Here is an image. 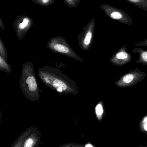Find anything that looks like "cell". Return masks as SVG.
I'll return each instance as SVG.
<instances>
[{
  "label": "cell",
  "mask_w": 147,
  "mask_h": 147,
  "mask_svg": "<svg viewBox=\"0 0 147 147\" xmlns=\"http://www.w3.org/2000/svg\"><path fill=\"white\" fill-rule=\"evenodd\" d=\"M38 74L43 84L55 91L63 95L79 93L77 83L57 68L44 66L39 69Z\"/></svg>",
  "instance_id": "1"
},
{
  "label": "cell",
  "mask_w": 147,
  "mask_h": 147,
  "mask_svg": "<svg viewBox=\"0 0 147 147\" xmlns=\"http://www.w3.org/2000/svg\"><path fill=\"white\" fill-rule=\"evenodd\" d=\"M47 48L55 53H60L75 60L83 62V59L64 39L59 38L51 39L47 45Z\"/></svg>",
  "instance_id": "3"
},
{
  "label": "cell",
  "mask_w": 147,
  "mask_h": 147,
  "mask_svg": "<svg viewBox=\"0 0 147 147\" xmlns=\"http://www.w3.org/2000/svg\"><path fill=\"white\" fill-rule=\"evenodd\" d=\"M0 56L3 58L6 61L7 60L8 54L4 44L1 40L0 41Z\"/></svg>",
  "instance_id": "15"
},
{
  "label": "cell",
  "mask_w": 147,
  "mask_h": 147,
  "mask_svg": "<svg viewBox=\"0 0 147 147\" xmlns=\"http://www.w3.org/2000/svg\"><path fill=\"white\" fill-rule=\"evenodd\" d=\"M85 147H96L94 145L90 143H88L85 144Z\"/></svg>",
  "instance_id": "19"
},
{
  "label": "cell",
  "mask_w": 147,
  "mask_h": 147,
  "mask_svg": "<svg viewBox=\"0 0 147 147\" xmlns=\"http://www.w3.org/2000/svg\"><path fill=\"white\" fill-rule=\"evenodd\" d=\"M69 1H71V0H69Z\"/></svg>",
  "instance_id": "22"
},
{
  "label": "cell",
  "mask_w": 147,
  "mask_h": 147,
  "mask_svg": "<svg viewBox=\"0 0 147 147\" xmlns=\"http://www.w3.org/2000/svg\"><path fill=\"white\" fill-rule=\"evenodd\" d=\"M11 65L7 63V61L3 57L0 56V71L9 73L11 72Z\"/></svg>",
  "instance_id": "13"
},
{
  "label": "cell",
  "mask_w": 147,
  "mask_h": 147,
  "mask_svg": "<svg viewBox=\"0 0 147 147\" xmlns=\"http://www.w3.org/2000/svg\"><path fill=\"white\" fill-rule=\"evenodd\" d=\"M104 105L102 101L99 102L95 108V113L98 120L101 121L103 118L104 116Z\"/></svg>",
  "instance_id": "11"
},
{
  "label": "cell",
  "mask_w": 147,
  "mask_h": 147,
  "mask_svg": "<svg viewBox=\"0 0 147 147\" xmlns=\"http://www.w3.org/2000/svg\"><path fill=\"white\" fill-rule=\"evenodd\" d=\"M41 133L36 127L33 128V130L26 137L22 147H37L40 142Z\"/></svg>",
  "instance_id": "8"
},
{
  "label": "cell",
  "mask_w": 147,
  "mask_h": 147,
  "mask_svg": "<svg viewBox=\"0 0 147 147\" xmlns=\"http://www.w3.org/2000/svg\"><path fill=\"white\" fill-rule=\"evenodd\" d=\"M28 22H29V20L27 18H24L23 22L22 23H20L19 25V28L21 30H23L25 29L27 26L28 25Z\"/></svg>",
  "instance_id": "16"
},
{
  "label": "cell",
  "mask_w": 147,
  "mask_h": 147,
  "mask_svg": "<svg viewBox=\"0 0 147 147\" xmlns=\"http://www.w3.org/2000/svg\"><path fill=\"white\" fill-rule=\"evenodd\" d=\"M135 46L140 47V46H147V39H146L145 40H143L142 42L140 43H137L135 45Z\"/></svg>",
  "instance_id": "18"
},
{
  "label": "cell",
  "mask_w": 147,
  "mask_h": 147,
  "mask_svg": "<svg viewBox=\"0 0 147 147\" xmlns=\"http://www.w3.org/2000/svg\"><path fill=\"white\" fill-rule=\"evenodd\" d=\"M100 7L110 19L128 26H131L133 24L131 16L123 9L107 3L102 4Z\"/></svg>",
  "instance_id": "5"
},
{
  "label": "cell",
  "mask_w": 147,
  "mask_h": 147,
  "mask_svg": "<svg viewBox=\"0 0 147 147\" xmlns=\"http://www.w3.org/2000/svg\"><path fill=\"white\" fill-rule=\"evenodd\" d=\"M20 85L22 92L27 99L32 102L39 100L40 92H42V90H40L34 66L31 62L22 64Z\"/></svg>",
  "instance_id": "2"
},
{
  "label": "cell",
  "mask_w": 147,
  "mask_h": 147,
  "mask_svg": "<svg viewBox=\"0 0 147 147\" xmlns=\"http://www.w3.org/2000/svg\"><path fill=\"white\" fill-rule=\"evenodd\" d=\"M135 6L147 12V0H126Z\"/></svg>",
  "instance_id": "12"
},
{
  "label": "cell",
  "mask_w": 147,
  "mask_h": 147,
  "mask_svg": "<svg viewBox=\"0 0 147 147\" xmlns=\"http://www.w3.org/2000/svg\"><path fill=\"white\" fill-rule=\"evenodd\" d=\"M33 127H29L23 133H22L16 140L12 144L11 147H22L25 139L31 133L33 130Z\"/></svg>",
  "instance_id": "10"
},
{
  "label": "cell",
  "mask_w": 147,
  "mask_h": 147,
  "mask_svg": "<svg viewBox=\"0 0 147 147\" xmlns=\"http://www.w3.org/2000/svg\"><path fill=\"white\" fill-rule=\"evenodd\" d=\"M85 144H77V143H68L64 144L58 147H85Z\"/></svg>",
  "instance_id": "17"
},
{
  "label": "cell",
  "mask_w": 147,
  "mask_h": 147,
  "mask_svg": "<svg viewBox=\"0 0 147 147\" xmlns=\"http://www.w3.org/2000/svg\"><path fill=\"white\" fill-rule=\"evenodd\" d=\"M127 45H124L113 54L110 59V63L113 65L123 66L131 62L132 56L127 51Z\"/></svg>",
  "instance_id": "6"
},
{
  "label": "cell",
  "mask_w": 147,
  "mask_h": 147,
  "mask_svg": "<svg viewBox=\"0 0 147 147\" xmlns=\"http://www.w3.org/2000/svg\"><path fill=\"white\" fill-rule=\"evenodd\" d=\"M42 2L43 3H47V2H48V1H49V0H42Z\"/></svg>",
  "instance_id": "20"
},
{
  "label": "cell",
  "mask_w": 147,
  "mask_h": 147,
  "mask_svg": "<svg viewBox=\"0 0 147 147\" xmlns=\"http://www.w3.org/2000/svg\"><path fill=\"white\" fill-rule=\"evenodd\" d=\"M140 131L147 136V114L142 117L139 123Z\"/></svg>",
  "instance_id": "14"
},
{
  "label": "cell",
  "mask_w": 147,
  "mask_h": 147,
  "mask_svg": "<svg viewBox=\"0 0 147 147\" xmlns=\"http://www.w3.org/2000/svg\"><path fill=\"white\" fill-rule=\"evenodd\" d=\"M138 147H147V146H140Z\"/></svg>",
  "instance_id": "21"
},
{
  "label": "cell",
  "mask_w": 147,
  "mask_h": 147,
  "mask_svg": "<svg viewBox=\"0 0 147 147\" xmlns=\"http://www.w3.org/2000/svg\"><path fill=\"white\" fill-rule=\"evenodd\" d=\"M94 23L89 26L88 30L81 39H79V46L83 51H87L91 46L94 37Z\"/></svg>",
  "instance_id": "7"
},
{
  "label": "cell",
  "mask_w": 147,
  "mask_h": 147,
  "mask_svg": "<svg viewBox=\"0 0 147 147\" xmlns=\"http://www.w3.org/2000/svg\"><path fill=\"white\" fill-rule=\"evenodd\" d=\"M133 52L139 54V59L135 61L136 63H141L143 65H147V50L136 47L133 50Z\"/></svg>",
  "instance_id": "9"
},
{
  "label": "cell",
  "mask_w": 147,
  "mask_h": 147,
  "mask_svg": "<svg viewBox=\"0 0 147 147\" xmlns=\"http://www.w3.org/2000/svg\"><path fill=\"white\" fill-rule=\"evenodd\" d=\"M146 76V74L138 68H135L121 76L115 84L118 87L122 88L131 87L143 80Z\"/></svg>",
  "instance_id": "4"
}]
</instances>
